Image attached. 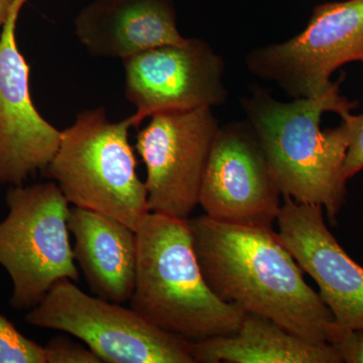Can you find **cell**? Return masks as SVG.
<instances>
[{"label":"cell","mask_w":363,"mask_h":363,"mask_svg":"<svg viewBox=\"0 0 363 363\" xmlns=\"http://www.w3.org/2000/svg\"><path fill=\"white\" fill-rule=\"evenodd\" d=\"M198 264L224 302L269 318L313 343L335 342L341 330L319 293L272 226L188 219Z\"/></svg>","instance_id":"1"},{"label":"cell","mask_w":363,"mask_h":363,"mask_svg":"<svg viewBox=\"0 0 363 363\" xmlns=\"http://www.w3.org/2000/svg\"><path fill=\"white\" fill-rule=\"evenodd\" d=\"M344 76L318 97L281 102L264 88L240 99L283 197L317 205L332 224L346 201V152L354 116L340 93Z\"/></svg>","instance_id":"2"},{"label":"cell","mask_w":363,"mask_h":363,"mask_svg":"<svg viewBox=\"0 0 363 363\" xmlns=\"http://www.w3.org/2000/svg\"><path fill=\"white\" fill-rule=\"evenodd\" d=\"M136 238L131 309L157 328L191 342L238 330L245 313L217 297L208 286L188 220L150 212Z\"/></svg>","instance_id":"3"},{"label":"cell","mask_w":363,"mask_h":363,"mask_svg":"<svg viewBox=\"0 0 363 363\" xmlns=\"http://www.w3.org/2000/svg\"><path fill=\"white\" fill-rule=\"evenodd\" d=\"M131 117L113 123L104 107L87 109L62 130L44 174L70 204L108 215L136 231L150 213L145 182L130 143Z\"/></svg>","instance_id":"4"},{"label":"cell","mask_w":363,"mask_h":363,"mask_svg":"<svg viewBox=\"0 0 363 363\" xmlns=\"http://www.w3.org/2000/svg\"><path fill=\"white\" fill-rule=\"evenodd\" d=\"M9 214L0 222V264L13 281L11 305L35 307L57 281H78L69 240L71 208L55 182L11 186Z\"/></svg>","instance_id":"5"},{"label":"cell","mask_w":363,"mask_h":363,"mask_svg":"<svg viewBox=\"0 0 363 363\" xmlns=\"http://www.w3.org/2000/svg\"><path fill=\"white\" fill-rule=\"evenodd\" d=\"M26 321L75 336L102 362L195 363L190 341L157 328L131 308L87 295L68 279L57 281Z\"/></svg>","instance_id":"6"},{"label":"cell","mask_w":363,"mask_h":363,"mask_svg":"<svg viewBox=\"0 0 363 363\" xmlns=\"http://www.w3.org/2000/svg\"><path fill=\"white\" fill-rule=\"evenodd\" d=\"M352 62L363 64V0L318 4L302 32L245 57L252 75L293 99L325 94L335 83L334 72Z\"/></svg>","instance_id":"7"},{"label":"cell","mask_w":363,"mask_h":363,"mask_svg":"<svg viewBox=\"0 0 363 363\" xmlns=\"http://www.w3.org/2000/svg\"><path fill=\"white\" fill-rule=\"evenodd\" d=\"M136 136L135 149L147 169L145 188L152 213L188 220L200 190L218 121L212 107L162 112Z\"/></svg>","instance_id":"8"},{"label":"cell","mask_w":363,"mask_h":363,"mask_svg":"<svg viewBox=\"0 0 363 363\" xmlns=\"http://www.w3.org/2000/svg\"><path fill=\"white\" fill-rule=\"evenodd\" d=\"M125 96L136 111L133 128L162 112L225 104L223 59L205 40L152 48L123 60Z\"/></svg>","instance_id":"9"},{"label":"cell","mask_w":363,"mask_h":363,"mask_svg":"<svg viewBox=\"0 0 363 363\" xmlns=\"http://www.w3.org/2000/svg\"><path fill=\"white\" fill-rule=\"evenodd\" d=\"M281 196L250 123L220 126L200 190L199 205L205 215L238 225L272 226Z\"/></svg>","instance_id":"10"},{"label":"cell","mask_w":363,"mask_h":363,"mask_svg":"<svg viewBox=\"0 0 363 363\" xmlns=\"http://www.w3.org/2000/svg\"><path fill=\"white\" fill-rule=\"evenodd\" d=\"M18 0L0 33V185L21 186L45 172L61 143V131L40 116L30 89V66L18 49Z\"/></svg>","instance_id":"11"},{"label":"cell","mask_w":363,"mask_h":363,"mask_svg":"<svg viewBox=\"0 0 363 363\" xmlns=\"http://www.w3.org/2000/svg\"><path fill=\"white\" fill-rule=\"evenodd\" d=\"M277 224L281 242L314 279L341 332L363 329V267L330 233L323 209L283 197Z\"/></svg>","instance_id":"12"},{"label":"cell","mask_w":363,"mask_h":363,"mask_svg":"<svg viewBox=\"0 0 363 363\" xmlns=\"http://www.w3.org/2000/svg\"><path fill=\"white\" fill-rule=\"evenodd\" d=\"M76 37L94 57L124 60L187 40L173 0H93L74 21Z\"/></svg>","instance_id":"13"},{"label":"cell","mask_w":363,"mask_h":363,"mask_svg":"<svg viewBox=\"0 0 363 363\" xmlns=\"http://www.w3.org/2000/svg\"><path fill=\"white\" fill-rule=\"evenodd\" d=\"M68 227L75 240L74 259L92 293L117 304L130 301L138 264L135 231L108 215L75 206Z\"/></svg>","instance_id":"14"},{"label":"cell","mask_w":363,"mask_h":363,"mask_svg":"<svg viewBox=\"0 0 363 363\" xmlns=\"http://www.w3.org/2000/svg\"><path fill=\"white\" fill-rule=\"evenodd\" d=\"M190 353L195 363H342L332 344L310 342L252 313L230 335L190 341Z\"/></svg>","instance_id":"15"},{"label":"cell","mask_w":363,"mask_h":363,"mask_svg":"<svg viewBox=\"0 0 363 363\" xmlns=\"http://www.w3.org/2000/svg\"><path fill=\"white\" fill-rule=\"evenodd\" d=\"M0 363H45L44 346L26 338L1 314Z\"/></svg>","instance_id":"16"},{"label":"cell","mask_w":363,"mask_h":363,"mask_svg":"<svg viewBox=\"0 0 363 363\" xmlns=\"http://www.w3.org/2000/svg\"><path fill=\"white\" fill-rule=\"evenodd\" d=\"M45 363H100L101 359L81 344L65 335L51 339L44 346Z\"/></svg>","instance_id":"17"},{"label":"cell","mask_w":363,"mask_h":363,"mask_svg":"<svg viewBox=\"0 0 363 363\" xmlns=\"http://www.w3.org/2000/svg\"><path fill=\"white\" fill-rule=\"evenodd\" d=\"M363 169V113L354 116L352 135L346 152L344 174L350 180Z\"/></svg>","instance_id":"18"},{"label":"cell","mask_w":363,"mask_h":363,"mask_svg":"<svg viewBox=\"0 0 363 363\" xmlns=\"http://www.w3.org/2000/svg\"><path fill=\"white\" fill-rule=\"evenodd\" d=\"M345 363H363V329L342 331L332 344Z\"/></svg>","instance_id":"19"},{"label":"cell","mask_w":363,"mask_h":363,"mask_svg":"<svg viewBox=\"0 0 363 363\" xmlns=\"http://www.w3.org/2000/svg\"><path fill=\"white\" fill-rule=\"evenodd\" d=\"M18 0H0V28L4 26Z\"/></svg>","instance_id":"20"}]
</instances>
